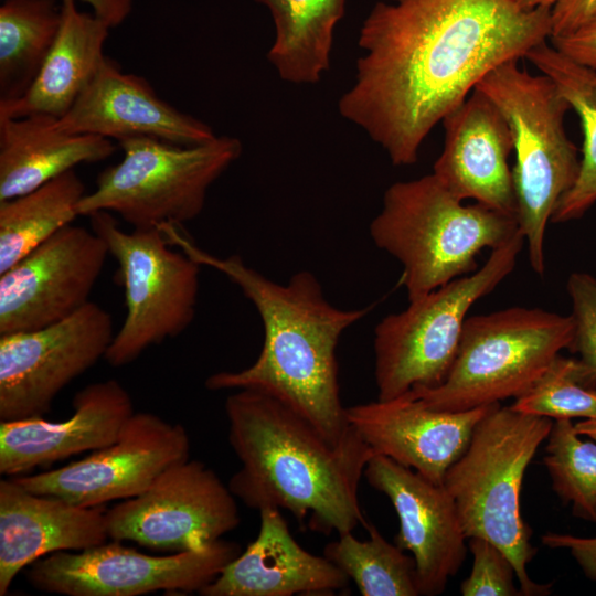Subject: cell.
<instances>
[{"label":"cell","instance_id":"1","mask_svg":"<svg viewBox=\"0 0 596 596\" xmlns=\"http://www.w3.org/2000/svg\"><path fill=\"white\" fill-rule=\"evenodd\" d=\"M551 11L515 0L379 1L360 28L339 113L394 166H412L428 134L488 73L550 39Z\"/></svg>","mask_w":596,"mask_h":596},{"label":"cell","instance_id":"2","mask_svg":"<svg viewBox=\"0 0 596 596\" xmlns=\"http://www.w3.org/2000/svg\"><path fill=\"white\" fill-rule=\"evenodd\" d=\"M164 233L200 265L228 277L255 306L264 327L256 361L240 371H222L205 381L211 391L254 390L283 402L311 423L333 445L352 432L338 382L337 345L342 333L370 308L341 309L326 298L317 277L295 273L278 284L249 267L238 255L215 257L198 248L179 227Z\"/></svg>","mask_w":596,"mask_h":596},{"label":"cell","instance_id":"3","mask_svg":"<svg viewBox=\"0 0 596 596\" xmlns=\"http://www.w3.org/2000/svg\"><path fill=\"white\" fill-rule=\"evenodd\" d=\"M224 408L241 462L228 482L235 498L258 511L287 510L322 534L364 526L359 486L375 454L355 429L333 445L292 408L254 390H236Z\"/></svg>","mask_w":596,"mask_h":596},{"label":"cell","instance_id":"4","mask_svg":"<svg viewBox=\"0 0 596 596\" xmlns=\"http://www.w3.org/2000/svg\"><path fill=\"white\" fill-rule=\"evenodd\" d=\"M369 230L375 246L402 265L408 301L473 273L482 249L520 231L515 215L464 204L433 173L391 184Z\"/></svg>","mask_w":596,"mask_h":596},{"label":"cell","instance_id":"5","mask_svg":"<svg viewBox=\"0 0 596 596\" xmlns=\"http://www.w3.org/2000/svg\"><path fill=\"white\" fill-rule=\"evenodd\" d=\"M552 425L549 417L496 404L478 423L443 482L467 540L483 538L501 549L514 566L523 596L546 595L552 586L529 576L526 566L536 549L520 504L525 470Z\"/></svg>","mask_w":596,"mask_h":596},{"label":"cell","instance_id":"6","mask_svg":"<svg viewBox=\"0 0 596 596\" xmlns=\"http://www.w3.org/2000/svg\"><path fill=\"white\" fill-rule=\"evenodd\" d=\"M509 61L476 86L507 119L515 152L512 169L517 220L538 275L545 270L544 240L561 198L575 183L581 160L564 119L571 105L546 75H532Z\"/></svg>","mask_w":596,"mask_h":596},{"label":"cell","instance_id":"7","mask_svg":"<svg viewBox=\"0 0 596 596\" xmlns=\"http://www.w3.org/2000/svg\"><path fill=\"white\" fill-rule=\"evenodd\" d=\"M571 315L511 307L468 317L455 360L434 387L412 390L437 411L461 412L517 398L528 391L564 349H571Z\"/></svg>","mask_w":596,"mask_h":596},{"label":"cell","instance_id":"8","mask_svg":"<svg viewBox=\"0 0 596 596\" xmlns=\"http://www.w3.org/2000/svg\"><path fill=\"white\" fill-rule=\"evenodd\" d=\"M123 159L103 170L93 192L78 203V215L118 214L136 230L180 226L202 212L211 185L240 158L238 138L179 146L156 138L118 141Z\"/></svg>","mask_w":596,"mask_h":596},{"label":"cell","instance_id":"9","mask_svg":"<svg viewBox=\"0 0 596 596\" xmlns=\"http://www.w3.org/2000/svg\"><path fill=\"white\" fill-rule=\"evenodd\" d=\"M519 231L491 249L486 263L409 301L406 309L384 317L374 330V377L377 400L440 384L455 360L470 308L493 291L514 269L523 247Z\"/></svg>","mask_w":596,"mask_h":596},{"label":"cell","instance_id":"10","mask_svg":"<svg viewBox=\"0 0 596 596\" xmlns=\"http://www.w3.org/2000/svg\"><path fill=\"white\" fill-rule=\"evenodd\" d=\"M88 217L116 259L125 290L126 317L105 355L110 365L123 366L191 324L201 265L184 252L172 251L161 230L126 232L105 211Z\"/></svg>","mask_w":596,"mask_h":596},{"label":"cell","instance_id":"11","mask_svg":"<svg viewBox=\"0 0 596 596\" xmlns=\"http://www.w3.org/2000/svg\"><path fill=\"white\" fill-rule=\"evenodd\" d=\"M240 554L237 543L224 540L168 556L148 555L113 540L41 557L30 565L26 578L39 590L65 596L200 593Z\"/></svg>","mask_w":596,"mask_h":596},{"label":"cell","instance_id":"12","mask_svg":"<svg viewBox=\"0 0 596 596\" xmlns=\"http://www.w3.org/2000/svg\"><path fill=\"white\" fill-rule=\"evenodd\" d=\"M240 521L228 486L190 458L167 469L141 494L106 511L109 539L172 553L204 549Z\"/></svg>","mask_w":596,"mask_h":596},{"label":"cell","instance_id":"13","mask_svg":"<svg viewBox=\"0 0 596 596\" xmlns=\"http://www.w3.org/2000/svg\"><path fill=\"white\" fill-rule=\"evenodd\" d=\"M114 337L110 313L93 301L51 326L0 334V422L43 417L66 385L105 358Z\"/></svg>","mask_w":596,"mask_h":596},{"label":"cell","instance_id":"14","mask_svg":"<svg viewBox=\"0 0 596 596\" xmlns=\"http://www.w3.org/2000/svg\"><path fill=\"white\" fill-rule=\"evenodd\" d=\"M189 457L190 439L181 424L138 412L113 444L64 467L11 478L31 492L91 508L141 494Z\"/></svg>","mask_w":596,"mask_h":596},{"label":"cell","instance_id":"15","mask_svg":"<svg viewBox=\"0 0 596 596\" xmlns=\"http://www.w3.org/2000/svg\"><path fill=\"white\" fill-rule=\"evenodd\" d=\"M108 254L93 230L62 227L0 274V334L41 329L78 311Z\"/></svg>","mask_w":596,"mask_h":596},{"label":"cell","instance_id":"16","mask_svg":"<svg viewBox=\"0 0 596 596\" xmlns=\"http://www.w3.org/2000/svg\"><path fill=\"white\" fill-rule=\"evenodd\" d=\"M364 477L390 499L397 513L395 544L412 553L419 595L443 593L467 553V538L451 496L444 485L382 455L369 460Z\"/></svg>","mask_w":596,"mask_h":596},{"label":"cell","instance_id":"17","mask_svg":"<svg viewBox=\"0 0 596 596\" xmlns=\"http://www.w3.org/2000/svg\"><path fill=\"white\" fill-rule=\"evenodd\" d=\"M494 405L437 411L406 393L347 407V416L375 455L443 485L448 468L464 454L476 426Z\"/></svg>","mask_w":596,"mask_h":596},{"label":"cell","instance_id":"18","mask_svg":"<svg viewBox=\"0 0 596 596\" xmlns=\"http://www.w3.org/2000/svg\"><path fill=\"white\" fill-rule=\"evenodd\" d=\"M56 126L117 142L148 137L195 146L216 137L211 126L161 99L146 78L121 72L108 57Z\"/></svg>","mask_w":596,"mask_h":596},{"label":"cell","instance_id":"19","mask_svg":"<svg viewBox=\"0 0 596 596\" xmlns=\"http://www.w3.org/2000/svg\"><path fill=\"white\" fill-rule=\"evenodd\" d=\"M444 148L433 174L456 198L517 216V196L509 156L513 137L497 105L480 89L441 120Z\"/></svg>","mask_w":596,"mask_h":596},{"label":"cell","instance_id":"20","mask_svg":"<svg viewBox=\"0 0 596 596\" xmlns=\"http://www.w3.org/2000/svg\"><path fill=\"white\" fill-rule=\"evenodd\" d=\"M63 422L32 417L0 422V472L22 476L86 450L113 444L134 412L127 390L115 379L88 384L73 398Z\"/></svg>","mask_w":596,"mask_h":596},{"label":"cell","instance_id":"21","mask_svg":"<svg viewBox=\"0 0 596 596\" xmlns=\"http://www.w3.org/2000/svg\"><path fill=\"white\" fill-rule=\"evenodd\" d=\"M106 512L26 490L12 478L0 481V595L41 557L82 551L106 542Z\"/></svg>","mask_w":596,"mask_h":596},{"label":"cell","instance_id":"22","mask_svg":"<svg viewBox=\"0 0 596 596\" xmlns=\"http://www.w3.org/2000/svg\"><path fill=\"white\" fill-rule=\"evenodd\" d=\"M259 517L256 539L200 595H324L348 586L350 579L340 568L294 539L279 509H262Z\"/></svg>","mask_w":596,"mask_h":596},{"label":"cell","instance_id":"23","mask_svg":"<svg viewBox=\"0 0 596 596\" xmlns=\"http://www.w3.org/2000/svg\"><path fill=\"white\" fill-rule=\"evenodd\" d=\"M56 117H0V201L28 193L82 163L109 158L110 139L62 131Z\"/></svg>","mask_w":596,"mask_h":596},{"label":"cell","instance_id":"24","mask_svg":"<svg viewBox=\"0 0 596 596\" xmlns=\"http://www.w3.org/2000/svg\"><path fill=\"white\" fill-rule=\"evenodd\" d=\"M62 23L55 42L28 93L0 104V117L42 114L64 116L96 75L107 56L104 45L111 26L81 11L77 0H61Z\"/></svg>","mask_w":596,"mask_h":596},{"label":"cell","instance_id":"25","mask_svg":"<svg viewBox=\"0 0 596 596\" xmlns=\"http://www.w3.org/2000/svg\"><path fill=\"white\" fill-rule=\"evenodd\" d=\"M274 21L267 60L280 79L296 85L320 82L330 68L334 31L347 0H255Z\"/></svg>","mask_w":596,"mask_h":596},{"label":"cell","instance_id":"26","mask_svg":"<svg viewBox=\"0 0 596 596\" xmlns=\"http://www.w3.org/2000/svg\"><path fill=\"white\" fill-rule=\"evenodd\" d=\"M525 58L553 81L581 120L584 141L579 172L558 201L551 222L577 220L596 203V68L570 58L547 41L531 49Z\"/></svg>","mask_w":596,"mask_h":596},{"label":"cell","instance_id":"27","mask_svg":"<svg viewBox=\"0 0 596 596\" xmlns=\"http://www.w3.org/2000/svg\"><path fill=\"white\" fill-rule=\"evenodd\" d=\"M61 23V0H4L0 7V104L28 93Z\"/></svg>","mask_w":596,"mask_h":596},{"label":"cell","instance_id":"28","mask_svg":"<svg viewBox=\"0 0 596 596\" xmlns=\"http://www.w3.org/2000/svg\"><path fill=\"white\" fill-rule=\"evenodd\" d=\"M86 187L75 170L0 201V274L78 216Z\"/></svg>","mask_w":596,"mask_h":596},{"label":"cell","instance_id":"29","mask_svg":"<svg viewBox=\"0 0 596 596\" xmlns=\"http://www.w3.org/2000/svg\"><path fill=\"white\" fill-rule=\"evenodd\" d=\"M369 540L352 532L338 535L324 546L323 555L353 581L362 596H417L416 566L396 544L387 542L379 530L364 524Z\"/></svg>","mask_w":596,"mask_h":596},{"label":"cell","instance_id":"30","mask_svg":"<svg viewBox=\"0 0 596 596\" xmlns=\"http://www.w3.org/2000/svg\"><path fill=\"white\" fill-rule=\"evenodd\" d=\"M581 437L572 419H555L543 462L562 502L576 517L596 522V443Z\"/></svg>","mask_w":596,"mask_h":596},{"label":"cell","instance_id":"31","mask_svg":"<svg viewBox=\"0 0 596 596\" xmlns=\"http://www.w3.org/2000/svg\"><path fill=\"white\" fill-rule=\"evenodd\" d=\"M510 407L551 419L596 418V387L582 383L577 359L558 354Z\"/></svg>","mask_w":596,"mask_h":596},{"label":"cell","instance_id":"32","mask_svg":"<svg viewBox=\"0 0 596 596\" xmlns=\"http://www.w3.org/2000/svg\"><path fill=\"white\" fill-rule=\"evenodd\" d=\"M566 289L572 302L574 339L570 350L579 358L578 372L584 385L596 387V278L584 272L570 275Z\"/></svg>","mask_w":596,"mask_h":596},{"label":"cell","instance_id":"33","mask_svg":"<svg viewBox=\"0 0 596 596\" xmlns=\"http://www.w3.org/2000/svg\"><path fill=\"white\" fill-rule=\"evenodd\" d=\"M468 545L472 568L460 585L464 596H523L513 582L514 566L501 549L479 536L468 539Z\"/></svg>","mask_w":596,"mask_h":596},{"label":"cell","instance_id":"34","mask_svg":"<svg viewBox=\"0 0 596 596\" xmlns=\"http://www.w3.org/2000/svg\"><path fill=\"white\" fill-rule=\"evenodd\" d=\"M550 40L557 51L570 58L596 68V10L574 31Z\"/></svg>","mask_w":596,"mask_h":596},{"label":"cell","instance_id":"35","mask_svg":"<svg viewBox=\"0 0 596 596\" xmlns=\"http://www.w3.org/2000/svg\"><path fill=\"white\" fill-rule=\"evenodd\" d=\"M542 543L551 549L567 550L584 574L596 581V536L581 538L551 532L542 536Z\"/></svg>","mask_w":596,"mask_h":596},{"label":"cell","instance_id":"36","mask_svg":"<svg viewBox=\"0 0 596 596\" xmlns=\"http://www.w3.org/2000/svg\"><path fill=\"white\" fill-rule=\"evenodd\" d=\"M596 10V0H558L551 11V38L574 31Z\"/></svg>","mask_w":596,"mask_h":596},{"label":"cell","instance_id":"37","mask_svg":"<svg viewBox=\"0 0 596 596\" xmlns=\"http://www.w3.org/2000/svg\"><path fill=\"white\" fill-rule=\"evenodd\" d=\"M92 8V13L111 28L120 24L130 13L132 0H78Z\"/></svg>","mask_w":596,"mask_h":596},{"label":"cell","instance_id":"38","mask_svg":"<svg viewBox=\"0 0 596 596\" xmlns=\"http://www.w3.org/2000/svg\"><path fill=\"white\" fill-rule=\"evenodd\" d=\"M577 433L596 443V418L583 419L574 424Z\"/></svg>","mask_w":596,"mask_h":596},{"label":"cell","instance_id":"39","mask_svg":"<svg viewBox=\"0 0 596 596\" xmlns=\"http://www.w3.org/2000/svg\"><path fill=\"white\" fill-rule=\"evenodd\" d=\"M558 0H515V2L525 10H532L540 7L553 8Z\"/></svg>","mask_w":596,"mask_h":596}]
</instances>
